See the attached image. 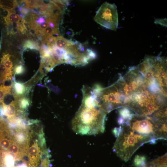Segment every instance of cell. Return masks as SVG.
Returning a JSON list of instances; mask_svg holds the SVG:
<instances>
[{"mask_svg":"<svg viewBox=\"0 0 167 167\" xmlns=\"http://www.w3.org/2000/svg\"><path fill=\"white\" fill-rule=\"evenodd\" d=\"M19 109L24 110L28 108L30 105V101L28 98L22 96L19 98L17 101Z\"/></svg>","mask_w":167,"mask_h":167,"instance_id":"cell-14","label":"cell"},{"mask_svg":"<svg viewBox=\"0 0 167 167\" xmlns=\"http://www.w3.org/2000/svg\"><path fill=\"white\" fill-rule=\"evenodd\" d=\"M74 43V42L69 41L61 36H58L54 37V45L59 49L65 50L68 46Z\"/></svg>","mask_w":167,"mask_h":167,"instance_id":"cell-8","label":"cell"},{"mask_svg":"<svg viewBox=\"0 0 167 167\" xmlns=\"http://www.w3.org/2000/svg\"><path fill=\"white\" fill-rule=\"evenodd\" d=\"M162 164H167V153L150 161L148 164L156 165Z\"/></svg>","mask_w":167,"mask_h":167,"instance_id":"cell-16","label":"cell"},{"mask_svg":"<svg viewBox=\"0 0 167 167\" xmlns=\"http://www.w3.org/2000/svg\"><path fill=\"white\" fill-rule=\"evenodd\" d=\"M81 105L71 121L76 134L92 135L104 132L107 113L96 100L92 88L83 86Z\"/></svg>","mask_w":167,"mask_h":167,"instance_id":"cell-1","label":"cell"},{"mask_svg":"<svg viewBox=\"0 0 167 167\" xmlns=\"http://www.w3.org/2000/svg\"><path fill=\"white\" fill-rule=\"evenodd\" d=\"M12 86L14 89L13 95L15 99H19L23 96L26 91V87L23 84L14 81L12 83Z\"/></svg>","mask_w":167,"mask_h":167,"instance_id":"cell-7","label":"cell"},{"mask_svg":"<svg viewBox=\"0 0 167 167\" xmlns=\"http://www.w3.org/2000/svg\"><path fill=\"white\" fill-rule=\"evenodd\" d=\"M37 1L35 0L23 1L25 5L24 7L29 9L36 8Z\"/></svg>","mask_w":167,"mask_h":167,"instance_id":"cell-18","label":"cell"},{"mask_svg":"<svg viewBox=\"0 0 167 167\" xmlns=\"http://www.w3.org/2000/svg\"><path fill=\"white\" fill-rule=\"evenodd\" d=\"M11 55L9 54H4L1 58V62L5 65L8 72H12V69L13 67V63L10 59Z\"/></svg>","mask_w":167,"mask_h":167,"instance_id":"cell-13","label":"cell"},{"mask_svg":"<svg viewBox=\"0 0 167 167\" xmlns=\"http://www.w3.org/2000/svg\"><path fill=\"white\" fill-rule=\"evenodd\" d=\"M33 141V143L28 149V161L29 167L37 166L40 160H41V152L43 151L38 146V139H36Z\"/></svg>","mask_w":167,"mask_h":167,"instance_id":"cell-5","label":"cell"},{"mask_svg":"<svg viewBox=\"0 0 167 167\" xmlns=\"http://www.w3.org/2000/svg\"><path fill=\"white\" fill-rule=\"evenodd\" d=\"M24 47V48H29L31 49L38 50L39 47L37 43L33 41L28 40L25 42Z\"/></svg>","mask_w":167,"mask_h":167,"instance_id":"cell-17","label":"cell"},{"mask_svg":"<svg viewBox=\"0 0 167 167\" xmlns=\"http://www.w3.org/2000/svg\"><path fill=\"white\" fill-rule=\"evenodd\" d=\"M4 18L6 24L18 23L22 19L18 15L14 13L13 10L9 11L7 16Z\"/></svg>","mask_w":167,"mask_h":167,"instance_id":"cell-10","label":"cell"},{"mask_svg":"<svg viewBox=\"0 0 167 167\" xmlns=\"http://www.w3.org/2000/svg\"><path fill=\"white\" fill-rule=\"evenodd\" d=\"M3 113L2 108L0 105V117H2L3 116Z\"/></svg>","mask_w":167,"mask_h":167,"instance_id":"cell-22","label":"cell"},{"mask_svg":"<svg viewBox=\"0 0 167 167\" xmlns=\"http://www.w3.org/2000/svg\"><path fill=\"white\" fill-rule=\"evenodd\" d=\"M94 19L101 26L116 31L118 25V16L116 6L114 4L104 2L97 11Z\"/></svg>","mask_w":167,"mask_h":167,"instance_id":"cell-4","label":"cell"},{"mask_svg":"<svg viewBox=\"0 0 167 167\" xmlns=\"http://www.w3.org/2000/svg\"><path fill=\"white\" fill-rule=\"evenodd\" d=\"M12 86H6L2 84L0 86V104L4 103V99L7 95L11 93Z\"/></svg>","mask_w":167,"mask_h":167,"instance_id":"cell-11","label":"cell"},{"mask_svg":"<svg viewBox=\"0 0 167 167\" xmlns=\"http://www.w3.org/2000/svg\"><path fill=\"white\" fill-rule=\"evenodd\" d=\"M126 125L133 131L150 136L155 142L167 138V123L160 122L152 117L133 114Z\"/></svg>","mask_w":167,"mask_h":167,"instance_id":"cell-3","label":"cell"},{"mask_svg":"<svg viewBox=\"0 0 167 167\" xmlns=\"http://www.w3.org/2000/svg\"><path fill=\"white\" fill-rule=\"evenodd\" d=\"M145 156L136 155L134 160V164L136 167H145L146 163Z\"/></svg>","mask_w":167,"mask_h":167,"instance_id":"cell-15","label":"cell"},{"mask_svg":"<svg viewBox=\"0 0 167 167\" xmlns=\"http://www.w3.org/2000/svg\"><path fill=\"white\" fill-rule=\"evenodd\" d=\"M146 167H167V164H162L156 165L148 164Z\"/></svg>","mask_w":167,"mask_h":167,"instance_id":"cell-20","label":"cell"},{"mask_svg":"<svg viewBox=\"0 0 167 167\" xmlns=\"http://www.w3.org/2000/svg\"><path fill=\"white\" fill-rule=\"evenodd\" d=\"M17 5L16 1L0 0V7L8 11L12 10Z\"/></svg>","mask_w":167,"mask_h":167,"instance_id":"cell-12","label":"cell"},{"mask_svg":"<svg viewBox=\"0 0 167 167\" xmlns=\"http://www.w3.org/2000/svg\"><path fill=\"white\" fill-rule=\"evenodd\" d=\"M113 151L122 160L127 162L135 152L146 143L156 142L151 137L139 134L133 131L126 125L117 128Z\"/></svg>","mask_w":167,"mask_h":167,"instance_id":"cell-2","label":"cell"},{"mask_svg":"<svg viewBox=\"0 0 167 167\" xmlns=\"http://www.w3.org/2000/svg\"><path fill=\"white\" fill-rule=\"evenodd\" d=\"M17 101L15 100L8 105H6L3 103L1 105L4 115L6 116L7 118H11L17 115L18 110L19 109Z\"/></svg>","mask_w":167,"mask_h":167,"instance_id":"cell-6","label":"cell"},{"mask_svg":"<svg viewBox=\"0 0 167 167\" xmlns=\"http://www.w3.org/2000/svg\"><path fill=\"white\" fill-rule=\"evenodd\" d=\"M19 7V10L21 12L22 14L24 15H26L28 13V9L24 8H22Z\"/></svg>","mask_w":167,"mask_h":167,"instance_id":"cell-21","label":"cell"},{"mask_svg":"<svg viewBox=\"0 0 167 167\" xmlns=\"http://www.w3.org/2000/svg\"><path fill=\"white\" fill-rule=\"evenodd\" d=\"M15 73L16 75H20L23 73L25 71L23 66L19 65L16 66L14 69Z\"/></svg>","mask_w":167,"mask_h":167,"instance_id":"cell-19","label":"cell"},{"mask_svg":"<svg viewBox=\"0 0 167 167\" xmlns=\"http://www.w3.org/2000/svg\"><path fill=\"white\" fill-rule=\"evenodd\" d=\"M21 147L14 140L9 147L7 152L14 155L15 159H19L21 152Z\"/></svg>","mask_w":167,"mask_h":167,"instance_id":"cell-9","label":"cell"}]
</instances>
